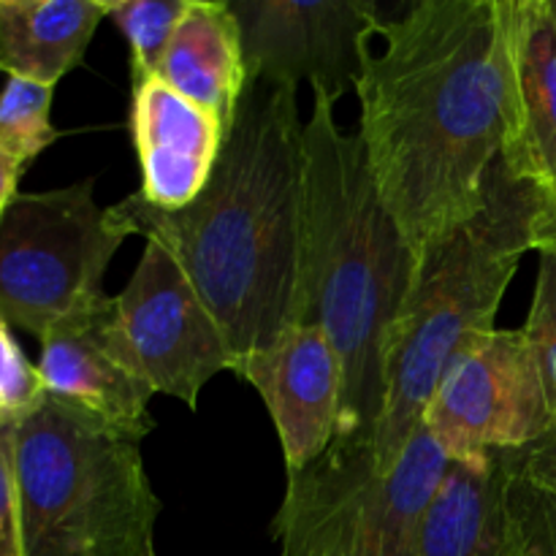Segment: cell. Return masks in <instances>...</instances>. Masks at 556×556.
<instances>
[{"label":"cell","mask_w":556,"mask_h":556,"mask_svg":"<svg viewBox=\"0 0 556 556\" xmlns=\"http://www.w3.org/2000/svg\"><path fill=\"white\" fill-rule=\"evenodd\" d=\"M356 92L380 199L413 255L486 206L505 144V0H418L383 20Z\"/></svg>","instance_id":"cell-1"},{"label":"cell","mask_w":556,"mask_h":556,"mask_svg":"<svg viewBox=\"0 0 556 556\" xmlns=\"http://www.w3.org/2000/svg\"><path fill=\"white\" fill-rule=\"evenodd\" d=\"M177 258L215 315L233 369L304 324V123L299 87L250 76L210 182L182 210L117 201Z\"/></svg>","instance_id":"cell-2"},{"label":"cell","mask_w":556,"mask_h":556,"mask_svg":"<svg viewBox=\"0 0 556 556\" xmlns=\"http://www.w3.org/2000/svg\"><path fill=\"white\" fill-rule=\"evenodd\" d=\"M313 90L304 123V324L320 326L342 367V416L331 445L372 448L386 396V345L405 302L413 250L380 199L362 134Z\"/></svg>","instance_id":"cell-3"},{"label":"cell","mask_w":556,"mask_h":556,"mask_svg":"<svg viewBox=\"0 0 556 556\" xmlns=\"http://www.w3.org/2000/svg\"><path fill=\"white\" fill-rule=\"evenodd\" d=\"M548 193L519 182L497 163L486 206L413 255L405 302L386 345V396L372 454L380 476L391 472L438 391L462 342L494 329L500 304L521 258L535 250Z\"/></svg>","instance_id":"cell-4"},{"label":"cell","mask_w":556,"mask_h":556,"mask_svg":"<svg viewBox=\"0 0 556 556\" xmlns=\"http://www.w3.org/2000/svg\"><path fill=\"white\" fill-rule=\"evenodd\" d=\"M5 429L22 556H157L161 500L141 443L106 432L52 396Z\"/></svg>","instance_id":"cell-5"},{"label":"cell","mask_w":556,"mask_h":556,"mask_svg":"<svg viewBox=\"0 0 556 556\" xmlns=\"http://www.w3.org/2000/svg\"><path fill=\"white\" fill-rule=\"evenodd\" d=\"M448 467L424 427L386 476L372 448L329 445L318 462L288 472L286 500L271 521L280 556H413Z\"/></svg>","instance_id":"cell-6"},{"label":"cell","mask_w":556,"mask_h":556,"mask_svg":"<svg viewBox=\"0 0 556 556\" xmlns=\"http://www.w3.org/2000/svg\"><path fill=\"white\" fill-rule=\"evenodd\" d=\"M96 177L16 193L0 212V318L38 342L106 299L103 277L136 228L92 195Z\"/></svg>","instance_id":"cell-7"},{"label":"cell","mask_w":556,"mask_h":556,"mask_svg":"<svg viewBox=\"0 0 556 556\" xmlns=\"http://www.w3.org/2000/svg\"><path fill=\"white\" fill-rule=\"evenodd\" d=\"M552 421L525 329L497 326L462 342L424 413V429L456 465H481L494 454L525 448Z\"/></svg>","instance_id":"cell-8"},{"label":"cell","mask_w":556,"mask_h":556,"mask_svg":"<svg viewBox=\"0 0 556 556\" xmlns=\"http://www.w3.org/2000/svg\"><path fill=\"white\" fill-rule=\"evenodd\" d=\"M109 337L155 394L199 407L204 386L231 372L233 356L215 315L172 253L147 239L128 286L109 304Z\"/></svg>","instance_id":"cell-9"},{"label":"cell","mask_w":556,"mask_h":556,"mask_svg":"<svg viewBox=\"0 0 556 556\" xmlns=\"http://www.w3.org/2000/svg\"><path fill=\"white\" fill-rule=\"evenodd\" d=\"M231 9L253 79L307 81L334 103L358 87L383 25L372 0H237Z\"/></svg>","instance_id":"cell-10"},{"label":"cell","mask_w":556,"mask_h":556,"mask_svg":"<svg viewBox=\"0 0 556 556\" xmlns=\"http://www.w3.org/2000/svg\"><path fill=\"white\" fill-rule=\"evenodd\" d=\"M237 375L264 400L288 472L304 470L326 454L340 429L342 367L320 326H291Z\"/></svg>","instance_id":"cell-11"},{"label":"cell","mask_w":556,"mask_h":556,"mask_svg":"<svg viewBox=\"0 0 556 556\" xmlns=\"http://www.w3.org/2000/svg\"><path fill=\"white\" fill-rule=\"evenodd\" d=\"M109 304L54 326L41 340V378L47 396L117 438L141 443L155 429L150 400L155 391L123 362L109 337Z\"/></svg>","instance_id":"cell-12"},{"label":"cell","mask_w":556,"mask_h":556,"mask_svg":"<svg viewBox=\"0 0 556 556\" xmlns=\"http://www.w3.org/2000/svg\"><path fill=\"white\" fill-rule=\"evenodd\" d=\"M508 103L503 166L556 190V0H505Z\"/></svg>","instance_id":"cell-13"},{"label":"cell","mask_w":556,"mask_h":556,"mask_svg":"<svg viewBox=\"0 0 556 556\" xmlns=\"http://www.w3.org/2000/svg\"><path fill=\"white\" fill-rule=\"evenodd\" d=\"M226 125L157 76L130 85V136L141 168L136 193L155 210L193 204L226 144Z\"/></svg>","instance_id":"cell-14"},{"label":"cell","mask_w":556,"mask_h":556,"mask_svg":"<svg viewBox=\"0 0 556 556\" xmlns=\"http://www.w3.org/2000/svg\"><path fill=\"white\" fill-rule=\"evenodd\" d=\"M155 76L195 106L220 117L226 130L231 128L250 81L242 30L231 3L188 0Z\"/></svg>","instance_id":"cell-15"},{"label":"cell","mask_w":556,"mask_h":556,"mask_svg":"<svg viewBox=\"0 0 556 556\" xmlns=\"http://www.w3.org/2000/svg\"><path fill=\"white\" fill-rule=\"evenodd\" d=\"M109 0H0V71L54 87L81 65Z\"/></svg>","instance_id":"cell-16"},{"label":"cell","mask_w":556,"mask_h":556,"mask_svg":"<svg viewBox=\"0 0 556 556\" xmlns=\"http://www.w3.org/2000/svg\"><path fill=\"white\" fill-rule=\"evenodd\" d=\"M508 472L494 454L481 465L451 462L413 556H505Z\"/></svg>","instance_id":"cell-17"},{"label":"cell","mask_w":556,"mask_h":556,"mask_svg":"<svg viewBox=\"0 0 556 556\" xmlns=\"http://www.w3.org/2000/svg\"><path fill=\"white\" fill-rule=\"evenodd\" d=\"M188 0H119L109 9L130 49V85L157 74Z\"/></svg>","instance_id":"cell-18"},{"label":"cell","mask_w":556,"mask_h":556,"mask_svg":"<svg viewBox=\"0 0 556 556\" xmlns=\"http://www.w3.org/2000/svg\"><path fill=\"white\" fill-rule=\"evenodd\" d=\"M52 98L54 87L22 76H5L0 90V141L25 163H33L52 141H58Z\"/></svg>","instance_id":"cell-19"},{"label":"cell","mask_w":556,"mask_h":556,"mask_svg":"<svg viewBox=\"0 0 556 556\" xmlns=\"http://www.w3.org/2000/svg\"><path fill=\"white\" fill-rule=\"evenodd\" d=\"M508 532L514 556H556V497L516 481L510 472Z\"/></svg>","instance_id":"cell-20"},{"label":"cell","mask_w":556,"mask_h":556,"mask_svg":"<svg viewBox=\"0 0 556 556\" xmlns=\"http://www.w3.org/2000/svg\"><path fill=\"white\" fill-rule=\"evenodd\" d=\"M525 334L530 340L532 353H535L548 405H552V416L556 418V255L552 253H541Z\"/></svg>","instance_id":"cell-21"},{"label":"cell","mask_w":556,"mask_h":556,"mask_svg":"<svg viewBox=\"0 0 556 556\" xmlns=\"http://www.w3.org/2000/svg\"><path fill=\"white\" fill-rule=\"evenodd\" d=\"M47 396L38 367L27 362L11 326L0 318V427L30 413Z\"/></svg>","instance_id":"cell-22"},{"label":"cell","mask_w":556,"mask_h":556,"mask_svg":"<svg viewBox=\"0 0 556 556\" xmlns=\"http://www.w3.org/2000/svg\"><path fill=\"white\" fill-rule=\"evenodd\" d=\"M497 456L516 481L527 483V486L538 489L548 497H556V418L552 427L541 438L532 440L530 445L505 451V454Z\"/></svg>","instance_id":"cell-23"},{"label":"cell","mask_w":556,"mask_h":556,"mask_svg":"<svg viewBox=\"0 0 556 556\" xmlns=\"http://www.w3.org/2000/svg\"><path fill=\"white\" fill-rule=\"evenodd\" d=\"M0 556H22L20 489H16V472L5 424L0 427Z\"/></svg>","instance_id":"cell-24"},{"label":"cell","mask_w":556,"mask_h":556,"mask_svg":"<svg viewBox=\"0 0 556 556\" xmlns=\"http://www.w3.org/2000/svg\"><path fill=\"white\" fill-rule=\"evenodd\" d=\"M25 168H27V163L22 161L14 150H9V147L0 141V212H3L5 206L14 201V195L20 193V190H16V185H20L22 172H25Z\"/></svg>","instance_id":"cell-25"},{"label":"cell","mask_w":556,"mask_h":556,"mask_svg":"<svg viewBox=\"0 0 556 556\" xmlns=\"http://www.w3.org/2000/svg\"><path fill=\"white\" fill-rule=\"evenodd\" d=\"M535 250L538 253L556 255V190L554 193H548L546 206H543L541 212V220H538Z\"/></svg>","instance_id":"cell-26"}]
</instances>
